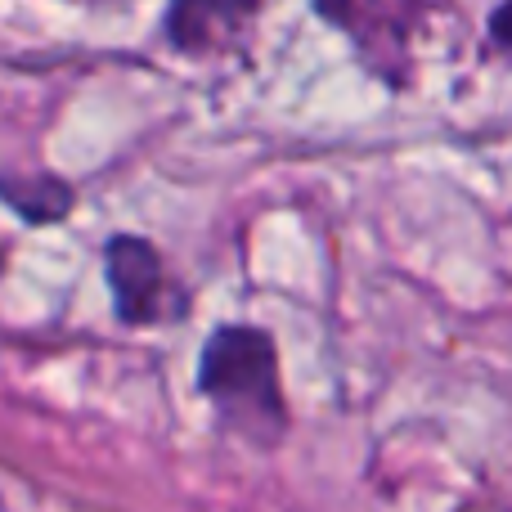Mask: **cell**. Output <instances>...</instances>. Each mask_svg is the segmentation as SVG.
Wrapping results in <instances>:
<instances>
[{"label": "cell", "mask_w": 512, "mask_h": 512, "mask_svg": "<svg viewBox=\"0 0 512 512\" xmlns=\"http://www.w3.org/2000/svg\"><path fill=\"white\" fill-rule=\"evenodd\" d=\"M198 387L216 405L221 423L261 450H270L288 427L279 355H274L270 333H261V328H216L203 346V360H198Z\"/></svg>", "instance_id": "6da1fadb"}, {"label": "cell", "mask_w": 512, "mask_h": 512, "mask_svg": "<svg viewBox=\"0 0 512 512\" xmlns=\"http://www.w3.org/2000/svg\"><path fill=\"white\" fill-rule=\"evenodd\" d=\"M0 270H5V252H0Z\"/></svg>", "instance_id": "8992f818"}, {"label": "cell", "mask_w": 512, "mask_h": 512, "mask_svg": "<svg viewBox=\"0 0 512 512\" xmlns=\"http://www.w3.org/2000/svg\"><path fill=\"white\" fill-rule=\"evenodd\" d=\"M0 198L32 225H50L63 212H72V185L45 176V171L41 176H0Z\"/></svg>", "instance_id": "277c9868"}, {"label": "cell", "mask_w": 512, "mask_h": 512, "mask_svg": "<svg viewBox=\"0 0 512 512\" xmlns=\"http://www.w3.org/2000/svg\"><path fill=\"white\" fill-rule=\"evenodd\" d=\"M490 45L512 63V0H504V5L490 14Z\"/></svg>", "instance_id": "5b68a950"}, {"label": "cell", "mask_w": 512, "mask_h": 512, "mask_svg": "<svg viewBox=\"0 0 512 512\" xmlns=\"http://www.w3.org/2000/svg\"><path fill=\"white\" fill-rule=\"evenodd\" d=\"M315 9L333 27H342L364 59L391 77V63L405 59L409 41V18H414V0H315Z\"/></svg>", "instance_id": "3957f363"}, {"label": "cell", "mask_w": 512, "mask_h": 512, "mask_svg": "<svg viewBox=\"0 0 512 512\" xmlns=\"http://www.w3.org/2000/svg\"><path fill=\"white\" fill-rule=\"evenodd\" d=\"M108 265V288H113V306L126 324H158L171 315V288L167 270L153 243L135 239V234H117L104 248Z\"/></svg>", "instance_id": "7a4b0ae2"}]
</instances>
